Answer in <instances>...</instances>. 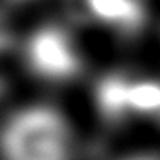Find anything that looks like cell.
I'll use <instances>...</instances> for the list:
<instances>
[{
	"mask_svg": "<svg viewBox=\"0 0 160 160\" xmlns=\"http://www.w3.org/2000/svg\"><path fill=\"white\" fill-rule=\"evenodd\" d=\"M76 135L61 108L29 102L0 125V160H74Z\"/></svg>",
	"mask_w": 160,
	"mask_h": 160,
	"instance_id": "1",
	"label": "cell"
},
{
	"mask_svg": "<svg viewBox=\"0 0 160 160\" xmlns=\"http://www.w3.org/2000/svg\"><path fill=\"white\" fill-rule=\"evenodd\" d=\"M96 103L113 121L160 125V78L127 70L106 74L96 88Z\"/></svg>",
	"mask_w": 160,
	"mask_h": 160,
	"instance_id": "2",
	"label": "cell"
},
{
	"mask_svg": "<svg viewBox=\"0 0 160 160\" xmlns=\"http://www.w3.org/2000/svg\"><path fill=\"white\" fill-rule=\"evenodd\" d=\"M23 62L41 82L65 84L82 68V49L61 23H43L23 39Z\"/></svg>",
	"mask_w": 160,
	"mask_h": 160,
	"instance_id": "3",
	"label": "cell"
},
{
	"mask_svg": "<svg viewBox=\"0 0 160 160\" xmlns=\"http://www.w3.org/2000/svg\"><path fill=\"white\" fill-rule=\"evenodd\" d=\"M84 4L94 22L115 33H137L147 22L145 0H84Z\"/></svg>",
	"mask_w": 160,
	"mask_h": 160,
	"instance_id": "4",
	"label": "cell"
},
{
	"mask_svg": "<svg viewBox=\"0 0 160 160\" xmlns=\"http://www.w3.org/2000/svg\"><path fill=\"white\" fill-rule=\"evenodd\" d=\"M10 41H12V29H10V23L8 20L0 14V55H4L10 47Z\"/></svg>",
	"mask_w": 160,
	"mask_h": 160,
	"instance_id": "5",
	"label": "cell"
},
{
	"mask_svg": "<svg viewBox=\"0 0 160 160\" xmlns=\"http://www.w3.org/2000/svg\"><path fill=\"white\" fill-rule=\"evenodd\" d=\"M119 160H160L158 154H150V152H133V154H127Z\"/></svg>",
	"mask_w": 160,
	"mask_h": 160,
	"instance_id": "6",
	"label": "cell"
}]
</instances>
